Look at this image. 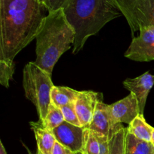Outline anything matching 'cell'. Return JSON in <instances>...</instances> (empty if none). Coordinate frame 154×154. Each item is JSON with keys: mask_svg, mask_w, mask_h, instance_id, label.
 <instances>
[{"mask_svg": "<svg viewBox=\"0 0 154 154\" xmlns=\"http://www.w3.org/2000/svg\"><path fill=\"white\" fill-rule=\"evenodd\" d=\"M47 11L41 0H0V61L14 62L36 38Z\"/></svg>", "mask_w": 154, "mask_h": 154, "instance_id": "1", "label": "cell"}, {"mask_svg": "<svg viewBox=\"0 0 154 154\" xmlns=\"http://www.w3.org/2000/svg\"><path fill=\"white\" fill-rule=\"evenodd\" d=\"M63 9L75 32L74 54L82 49L89 37L96 35L108 22L123 15L116 0H68Z\"/></svg>", "mask_w": 154, "mask_h": 154, "instance_id": "2", "label": "cell"}, {"mask_svg": "<svg viewBox=\"0 0 154 154\" xmlns=\"http://www.w3.org/2000/svg\"><path fill=\"white\" fill-rule=\"evenodd\" d=\"M75 32L63 8L50 12L36 37L35 63L51 75L54 66L75 42Z\"/></svg>", "mask_w": 154, "mask_h": 154, "instance_id": "3", "label": "cell"}, {"mask_svg": "<svg viewBox=\"0 0 154 154\" xmlns=\"http://www.w3.org/2000/svg\"><path fill=\"white\" fill-rule=\"evenodd\" d=\"M23 84L25 96L35 106L39 120L44 121L51 103V90L54 87L51 75L31 62L23 69Z\"/></svg>", "mask_w": 154, "mask_h": 154, "instance_id": "4", "label": "cell"}, {"mask_svg": "<svg viewBox=\"0 0 154 154\" xmlns=\"http://www.w3.org/2000/svg\"><path fill=\"white\" fill-rule=\"evenodd\" d=\"M134 38L141 27L154 26V0H116Z\"/></svg>", "mask_w": 154, "mask_h": 154, "instance_id": "5", "label": "cell"}, {"mask_svg": "<svg viewBox=\"0 0 154 154\" xmlns=\"http://www.w3.org/2000/svg\"><path fill=\"white\" fill-rule=\"evenodd\" d=\"M140 35L134 37L125 57L138 62L154 60V26L141 27Z\"/></svg>", "mask_w": 154, "mask_h": 154, "instance_id": "6", "label": "cell"}, {"mask_svg": "<svg viewBox=\"0 0 154 154\" xmlns=\"http://www.w3.org/2000/svg\"><path fill=\"white\" fill-rule=\"evenodd\" d=\"M84 128L64 121L52 130L57 142L72 151L81 153L84 147Z\"/></svg>", "mask_w": 154, "mask_h": 154, "instance_id": "7", "label": "cell"}, {"mask_svg": "<svg viewBox=\"0 0 154 154\" xmlns=\"http://www.w3.org/2000/svg\"><path fill=\"white\" fill-rule=\"evenodd\" d=\"M103 100V95L93 91H80L75 102L81 127L88 129L93 120L97 104Z\"/></svg>", "mask_w": 154, "mask_h": 154, "instance_id": "8", "label": "cell"}, {"mask_svg": "<svg viewBox=\"0 0 154 154\" xmlns=\"http://www.w3.org/2000/svg\"><path fill=\"white\" fill-rule=\"evenodd\" d=\"M123 127L122 123H115L110 114L108 105L102 101L97 104L93 120L88 129L106 136L111 140L112 137Z\"/></svg>", "mask_w": 154, "mask_h": 154, "instance_id": "9", "label": "cell"}, {"mask_svg": "<svg viewBox=\"0 0 154 154\" xmlns=\"http://www.w3.org/2000/svg\"><path fill=\"white\" fill-rule=\"evenodd\" d=\"M108 109L115 123H125L129 125L140 114L138 101L132 93L124 99L108 105Z\"/></svg>", "mask_w": 154, "mask_h": 154, "instance_id": "10", "label": "cell"}, {"mask_svg": "<svg viewBox=\"0 0 154 154\" xmlns=\"http://www.w3.org/2000/svg\"><path fill=\"white\" fill-rule=\"evenodd\" d=\"M154 84V75L148 72L135 78L125 80L123 85L136 97L139 107L140 115H144L147 96Z\"/></svg>", "mask_w": 154, "mask_h": 154, "instance_id": "11", "label": "cell"}, {"mask_svg": "<svg viewBox=\"0 0 154 154\" xmlns=\"http://www.w3.org/2000/svg\"><path fill=\"white\" fill-rule=\"evenodd\" d=\"M110 139L89 129H84V147L81 154H109Z\"/></svg>", "mask_w": 154, "mask_h": 154, "instance_id": "12", "label": "cell"}, {"mask_svg": "<svg viewBox=\"0 0 154 154\" xmlns=\"http://www.w3.org/2000/svg\"><path fill=\"white\" fill-rule=\"evenodd\" d=\"M38 146L37 154H52L57 140L51 130L44 128L38 122L30 123Z\"/></svg>", "mask_w": 154, "mask_h": 154, "instance_id": "13", "label": "cell"}, {"mask_svg": "<svg viewBox=\"0 0 154 154\" xmlns=\"http://www.w3.org/2000/svg\"><path fill=\"white\" fill-rule=\"evenodd\" d=\"M125 154H154V146L151 142L139 139L127 130Z\"/></svg>", "mask_w": 154, "mask_h": 154, "instance_id": "14", "label": "cell"}, {"mask_svg": "<svg viewBox=\"0 0 154 154\" xmlns=\"http://www.w3.org/2000/svg\"><path fill=\"white\" fill-rule=\"evenodd\" d=\"M80 91L73 90L67 87H56L51 90V102L59 108L75 103Z\"/></svg>", "mask_w": 154, "mask_h": 154, "instance_id": "15", "label": "cell"}, {"mask_svg": "<svg viewBox=\"0 0 154 154\" xmlns=\"http://www.w3.org/2000/svg\"><path fill=\"white\" fill-rule=\"evenodd\" d=\"M128 132L132 133L138 138L151 142L153 127L148 124L144 119V115H138L132 120L127 127Z\"/></svg>", "mask_w": 154, "mask_h": 154, "instance_id": "16", "label": "cell"}, {"mask_svg": "<svg viewBox=\"0 0 154 154\" xmlns=\"http://www.w3.org/2000/svg\"><path fill=\"white\" fill-rule=\"evenodd\" d=\"M64 121V116H63L61 108L54 105L53 102H51L49 108H48V114H47L45 120L44 121L38 120V122L44 128L52 131Z\"/></svg>", "mask_w": 154, "mask_h": 154, "instance_id": "17", "label": "cell"}, {"mask_svg": "<svg viewBox=\"0 0 154 154\" xmlns=\"http://www.w3.org/2000/svg\"><path fill=\"white\" fill-rule=\"evenodd\" d=\"M127 130V128H123L110 140L109 154H125V141Z\"/></svg>", "mask_w": 154, "mask_h": 154, "instance_id": "18", "label": "cell"}, {"mask_svg": "<svg viewBox=\"0 0 154 154\" xmlns=\"http://www.w3.org/2000/svg\"><path fill=\"white\" fill-rule=\"evenodd\" d=\"M14 67V62L0 61V84L6 88H8L9 81L12 79Z\"/></svg>", "mask_w": 154, "mask_h": 154, "instance_id": "19", "label": "cell"}, {"mask_svg": "<svg viewBox=\"0 0 154 154\" xmlns=\"http://www.w3.org/2000/svg\"><path fill=\"white\" fill-rule=\"evenodd\" d=\"M60 108L63 111L65 121L72 125H75V126H81L79 119H78V114H77L75 103L69 104V105H65V106L62 107Z\"/></svg>", "mask_w": 154, "mask_h": 154, "instance_id": "20", "label": "cell"}, {"mask_svg": "<svg viewBox=\"0 0 154 154\" xmlns=\"http://www.w3.org/2000/svg\"><path fill=\"white\" fill-rule=\"evenodd\" d=\"M68 0H42L48 13L63 8Z\"/></svg>", "mask_w": 154, "mask_h": 154, "instance_id": "21", "label": "cell"}, {"mask_svg": "<svg viewBox=\"0 0 154 154\" xmlns=\"http://www.w3.org/2000/svg\"><path fill=\"white\" fill-rule=\"evenodd\" d=\"M52 154H79L78 153H75V152L72 151L70 149H69L68 147H65L63 144H61L59 142H56L55 146L54 147V150H53Z\"/></svg>", "mask_w": 154, "mask_h": 154, "instance_id": "22", "label": "cell"}, {"mask_svg": "<svg viewBox=\"0 0 154 154\" xmlns=\"http://www.w3.org/2000/svg\"><path fill=\"white\" fill-rule=\"evenodd\" d=\"M0 154H7L5 148L2 141H0Z\"/></svg>", "mask_w": 154, "mask_h": 154, "instance_id": "23", "label": "cell"}, {"mask_svg": "<svg viewBox=\"0 0 154 154\" xmlns=\"http://www.w3.org/2000/svg\"><path fill=\"white\" fill-rule=\"evenodd\" d=\"M151 143L154 146V128L153 129V133H152V138H151Z\"/></svg>", "mask_w": 154, "mask_h": 154, "instance_id": "24", "label": "cell"}, {"mask_svg": "<svg viewBox=\"0 0 154 154\" xmlns=\"http://www.w3.org/2000/svg\"><path fill=\"white\" fill-rule=\"evenodd\" d=\"M27 150H28V149H27ZM28 152H29V154H33V153H32L31 152H30L29 150H28ZM36 154H37V153H36Z\"/></svg>", "mask_w": 154, "mask_h": 154, "instance_id": "25", "label": "cell"}, {"mask_svg": "<svg viewBox=\"0 0 154 154\" xmlns=\"http://www.w3.org/2000/svg\"><path fill=\"white\" fill-rule=\"evenodd\" d=\"M79 154H81V153H79Z\"/></svg>", "mask_w": 154, "mask_h": 154, "instance_id": "26", "label": "cell"}, {"mask_svg": "<svg viewBox=\"0 0 154 154\" xmlns=\"http://www.w3.org/2000/svg\"><path fill=\"white\" fill-rule=\"evenodd\" d=\"M41 1H42V0H41Z\"/></svg>", "mask_w": 154, "mask_h": 154, "instance_id": "27", "label": "cell"}]
</instances>
